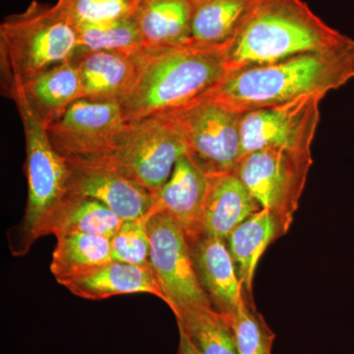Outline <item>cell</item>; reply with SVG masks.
Wrapping results in <instances>:
<instances>
[{
    "instance_id": "1",
    "label": "cell",
    "mask_w": 354,
    "mask_h": 354,
    "mask_svg": "<svg viewBox=\"0 0 354 354\" xmlns=\"http://www.w3.org/2000/svg\"><path fill=\"white\" fill-rule=\"evenodd\" d=\"M354 78V41L272 64L227 72L198 99L244 114L304 97L324 99ZM197 100V99H196Z\"/></svg>"
},
{
    "instance_id": "2",
    "label": "cell",
    "mask_w": 354,
    "mask_h": 354,
    "mask_svg": "<svg viewBox=\"0 0 354 354\" xmlns=\"http://www.w3.org/2000/svg\"><path fill=\"white\" fill-rule=\"evenodd\" d=\"M230 44L189 39L142 51L136 78L120 102L127 120L171 113L201 97L227 73Z\"/></svg>"
},
{
    "instance_id": "3",
    "label": "cell",
    "mask_w": 354,
    "mask_h": 354,
    "mask_svg": "<svg viewBox=\"0 0 354 354\" xmlns=\"http://www.w3.org/2000/svg\"><path fill=\"white\" fill-rule=\"evenodd\" d=\"M351 39L330 27L304 0H257L230 41L227 72L334 50Z\"/></svg>"
},
{
    "instance_id": "4",
    "label": "cell",
    "mask_w": 354,
    "mask_h": 354,
    "mask_svg": "<svg viewBox=\"0 0 354 354\" xmlns=\"http://www.w3.org/2000/svg\"><path fill=\"white\" fill-rule=\"evenodd\" d=\"M79 51L80 37L74 21L57 2L32 0L23 12L6 16L0 24V64L6 95L15 84L72 62Z\"/></svg>"
},
{
    "instance_id": "5",
    "label": "cell",
    "mask_w": 354,
    "mask_h": 354,
    "mask_svg": "<svg viewBox=\"0 0 354 354\" xmlns=\"http://www.w3.org/2000/svg\"><path fill=\"white\" fill-rule=\"evenodd\" d=\"M22 120L26 140L28 199L24 216L11 247L15 255L29 252L57 205L67 192L68 162L51 145L46 128L19 97L13 99Z\"/></svg>"
},
{
    "instance_id": "6",
    "label": "cell",
    "mask_w": 354,
    "mask_h": 354,
    "mask_svg": "<svg viewBox=\"0 0 354 354\" xmlns=\"http://www.w3.org/2000/svg\"><path fill=\"white\" fill-rule=\"evenodd\" d=\"M185 148L165 114L128 121L113 151L91 162L111 167L155 195L171 177Z\"/></svg>"
},
{
    "instance_id": "7",
    "label": "cell",
    "mask_w": 354,
    "mask_h": 354,
    "mask_svg": "<svg viewBox=\"0 0 354 354\" xmlns=\"http://www.w3.org/2000/svg\"><path fill=\"white\" fill-rule=\"evenodd\" d=\"M185 153L207 176L236 171L242 160L239 114L197 99L165 113Z\"/></svg>"
},
{
    "instance_id": "8",
    "label": "cell",
    "mask_w": 354,
    "mask_h": 354,
    "mask_svg": "<svg viewBox=\"0 0 354 354\" xmlns=\"http://www.w3.org/2000/svg\"><path fill=\"white\" fill-rule=\"evenodd\" d=\"M313 165L312 153L266 149L242 158L236 174L262 209L290 230Z\"/></svg>"
},
{
    "instance_id": "9",
    "label": "cell",
    "mask_w": 354,
    "mask_h": 354,
    "mask_svg": "<svg viewBox=\"0 0 354 354\" xmlns=\"http://www.w3.org/2000/svg\"><path fill=\"white\" fill-rule=\"evenodd\" d=\"M145 218L150 264L176 318L188 310L214 307L198 279L183 230L165 214H150Z\"/></svg>"
},
{
    "instance_id": "10",
    "label": "cell",
    "mask_w": 354,
    "mask_h": 354,
    "mask_svg": "<svg viewBox=\"0 0 354 354\" xmlns=\"http://www.w3.org/2000/svg\"><path fill=\"white\" fill-rule=\"evenodd\" d=\"M128 120L120 102L80 99L46 127L51 145L67 160H90L113 151Z\"/></svg>"
},
{
    "instance_id": "11",
    "label": "cell",
    "mask_w": 354,
    "mask_h": 354,
    "mask_svg": "<svg viewBox=\"0 0 354 354\" xmlns=\"http://www.w3.org/2000/svg\"><path fill=\"white\" fill-rule=\"evenodd\" d=\"M322 99L304 95L295 101L239 115L242 158L266 149L312 153L321 120Z\"/></svg>"
},
{
    "instance_id": "12",
    "label": "cell",
    "mask_w": 354,
    "mask_h": 354,
    "mask_svg": "<svg viewBox=\"0 0 354 354\" xmlns=\"http://www.w3.org/2000/svg\"><path fill=\"white\" fill-rule=\"evenodd\" d=\"M67 162L70 176L66 194L97 200L123 221L145 218L152 209L153 194L120 172L91 160Z\"/></svg>"
},
{
    "instance_id": "13",
    "label": "cell",
    "mask_w": 354,
    "mask_h": 354,
    "mask_svg": "<svg viewBox=\"0 0 354 354\" xmlns=\"http://www.w3.org/2000/svg\"><path fill=\"white\" fill-rule=\"evenodd\" d=\"M209 177L186 153L174 165L169 180L153 195L150 214H165L183 230L190 247L205 236L204 206Z\"/></svg>"
},
{
    "instance_id": "14",
    "label": "cell",
    "mask_w": 354,
    "mask_h": 354,
    "mask_svg": "<svg viewBox=\"0 0 354 354\" xmlns=\"http://www.w3.org/2000/svg\"><path fill=\"white\" fill-rule=\"evenodd\" d=\"M198 279L212 304L230 316L245 300L244 288L225 239L204 236L191 246Z\"/></svg>"
},
{
    "instance_id": "15",
    "label": "cell",
    "mask_w": 354,
    "mask_h": 354,
    "mask_svg": "<svg viewBox=\"0 0 354 354\" xmlns=\"http://www.w3.org/2000/svg\"><path fill=\"white\" fill-rule=\"evenodd\" d=\"M7 95L19 97L32 113L48 127L78 100L83 99L82 82L75 62L57 65L21 84Z\"/></svg>"
},
{
    "instance_id": "16",
    "label": "cell",
    "mask_w": 354,
    "mask_h": 354,
    "mask_svg": "<svg viewBox=\"0 0 354 354\" xmlns=\"http://www.w3.org/2000/svg\"><path fill=\"white\" fill-rule=\"evenodd\" d=\"M60 286L84 299L102 300L116 295L148 293L167 304L151 264L137 266L111 261L88 274L64 281Z\"/></svg>"
},
{
    "instance_id": "17",
    "label": "cell",
    "mask_w": 354,
    "mask_h": 354,
    "mask_svg": "<svg viewBox=\"0 0 354 354\" xmlns=\"http://www.w3.org/2000/svg\"><path fill=\"white\" fill-rule=\"evenodd\" d=\"M140 53L102 50L78 55L73 62L80 73L83 99L120 104L136 78Z\"/></svg>"
},
{
    "instance_id": "18",
    "label": "cell",
    "mask_w": 354,
    "mask_h": 354,
    "mask_svg": "<svg viewBox=\"0 0 354 354\" xmlns=\"http://www.w3.org/2000/svg\"><path fill=\"white\" fill-rule=\"evenodd\" d=\"M208 177L204 206L205 236L227 241L235 228L262 208L236 172Z\"/></svg>"
},
{
    "instance_id": "19",
    "label": "cell",
    "mask_w": 354,
    "mask_h": 354,
    "mask_svg": "<svg viewBox=\"0 0 354 354\" xmlns=\"http://www.w3.org/2000/svg\"><path fill=\"white\" fill-rule=\"evenodd\" d=\"M193 7L194 0H139L134 16L144 50L191 39Z\"/></svg>"
},
{
    "instance_id": "20",
    "label": "cell",
    "mask_w": 354,
    "mask_h": 354,
    "mask_svg": "<svg viewBox=\"0 0 354 354\" xmlns=\"http://www.w3.org/2000/svg\"><path fill=\"white\" fill-rule=\"evenodd\" d=\"M285 235L276 216L261 209L241 223L227 237L228 249L247 295L252 298L253 279L258 263L268 246Z\"/></svg>"
},
{
    "instance_id": "21",
    "label": "cell",
    "mask_w": 354,
    "mask_h": 354,
    "mask_svg": "<svg viewBox=\"0 0 354 354\" xmlns=\"http://www.w3.org/2000/svg\"><path fill=\"white\" fill-rule=\"evenodd\" d=\"M122 221L120 216L97 200L65 194L48 218L44 236L87 234L111 239L120 230Z\"/></svg>"
},
{
    "instance_id": "22",
    "label": "cell",
    "mask_w": 354,
    "mask_h": 354,
    "mask_svg": "<svg viewBox=\"0 0 354 354\" xmlns=\"http://www.w3.org/2000/svg\"><path fill=\"white\" fill-rule=\"evenodd\" d=\"M57 239L51 257L50 272L59 285L113 261L109 237L73 234L62 235Z\"/></svg>"
},
{
    "instance_id": "23",
    "label": "cell",
    "mask_w": 354,
    "mask_h": 354,
    "mask_svg": "<svg viewBox=\"0 0 354 354\" xmlns=\"http://www.w3.org/2000/svg\"><path fill=\"white\" fill-rule=\"evenodd\" d=\"M257 0H194L191 39L223 44L232 41Z\"/></svg>"
},
{
    "instance_id": "24",
    "label": "cell",
    "mask_w": 354,
    "mask_h": 354,
    "mask_svg": "<svg viewBox=\"0 0 354 354\" xmlns=\"http://www.w3.org/2000/svg\"><path fill=\"white\" fill-rule=\"evenodd\" d=\"M176 321L200 354H239L230 317L214 307L188 310Z\"/></svg>"
},
{
    "instance_id": "25",
    "label": "cell",
    "mask_w": 354,
    "mask_h": 354,
    "mask_svg": "<svg viewBox=\"0 0 354 354\" xmlns=\"http://www.w3.org/2000/svg\"><path fill=\"white\" fill-rule=\"evenodd\" d=\"M80 37L79 55L91 51H120L137 55L144 50L135 16L100 23L76 24Z\"/></svg>"
},
{
    "instance_id": "26",
    "label": "cell",
    "mask_w": 354,
    "mask_h": 354,
    "mask_svg": "<svg viewBox=\"0 0 354 354\" xmlns=\"http://www.w3.org/2000/svg\"><path fill=\"white\" fill-rule=\"evenodd\" d=\"M228 317L234 330L239 354L272 353L274 334L246 298Z\"/></svg>"
},
{
    "instance_id": "27",
    "label": "cell",
    "mask_w": 354,
    "mask_h": 354,
    "mask_svg": "<svg viewBox=\"0 0 354 354\" xmlns=\"http://www.w3.org/2000/svg\"><path fill=\"white\" fill-rule=\"evenodd\" d=\"M111 257L127 264H150L151 244L146 218L125 220L111 237Z\"/></svg>"
},
{
    "instance_id": "28",
    "label": "cell",
    "mask_w": 354,
    "mask_h": 354,
    "mask_svg": "<svg viewBox=\"0 0 354 354\" xmlns=\"http://www.w3.org/2000/svg\"><path fill=\"white\" fill-rule=\"evenodd\" d=\"M75 24L100 23L134 15L139 0H57Z\"/></svg>"
},
{
    "instance_id": "29",
    "label": "cell",
    "mask_w": 354,
    "mask_h": 354,
    "mask_svg": "<svg viewBox=\"0 0 354 354\" xmlns=\"http://www.w3.org/2000/svg\"><path fill=\"white\" fill-rule=\"evenodd\" d=\"M177 354H200L193 346L192 342L189 341L187 335L180 330H179V346Z\"/></svg>"
}]
</instances>
